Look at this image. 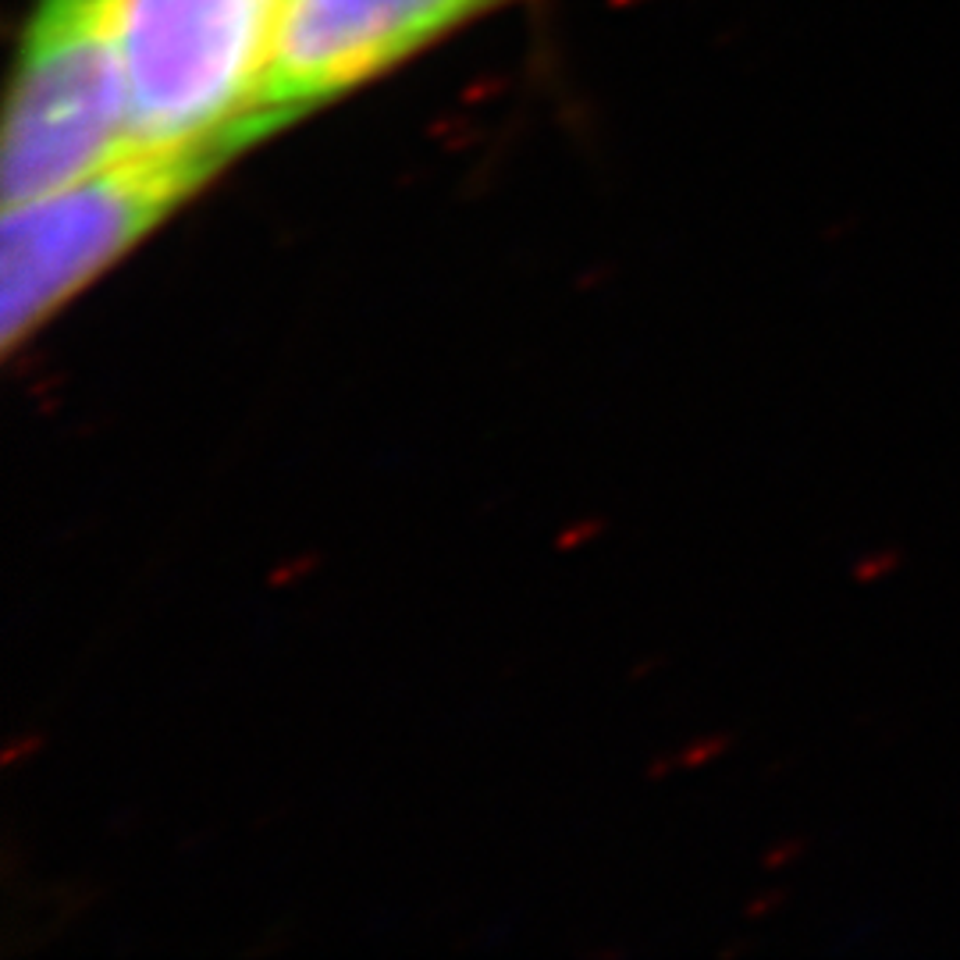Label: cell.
<instances>
[{
  "label": "cell",
  "instance_id": "cell-4",
  "mask_svg": "<svg viewBox=\"0 0 960 960\" xmlns=\"http://www.w3.org/2000/svg\"><path fill=\"white\" fill-rule=\"evenodd\" d=\"M520 0H289L256 111L292 125Z\"/></svg>",
  "mask_w": 960,
  "mask_h": 960
},
{
  "label": "cell",
  "instance_id": "cell-1",
  "mask_svg": "<svg viewBox=\"0 0 960 960\" xmlns=\"http://www.w3.org/2000/svg\"><path fill=\"white\" fill-rule=\"evenodd\" d=\"M249 146L246 139H214L178 150H125L79 182L4 207L0 335L8 349Z\"/></svg>",
  "mask_w": 960,
  "mask_h": 960
},
{
  "label": "cell",
  "instance_id": "cell-5",
  "mask_svg": "<svg viewBox=\"0 0 960 960\" xmlns=\"http://www.w3.org/2000/svg\"><path fill=\"white\" fill-rule=\"evenodd\" d=\"M868 562H872V566H868V569H861V576H865V580H868V576H872V573H875V576H889L893 569H900V562H904V555H900V552H896V548H886V552H879V555H872V559H868Z\"/></svg>",
  "mask_w": 960,
  "mask_h": 960
},
{
  "label": "cell",
  "instance_id": "cell-3",
  "mask_svg": "<svg viewBox=\"0 0 960 960\" xmlns=\"http://www.w3.org/2000/svg\"><path fill=\"white\" fill-rule=\"evenodd\" d=\"M128 0H36L11 75L4 207L104 168L128 139Z\"/></svg>",
  "mask_w": 960,
  "mask_h": 960
},
{
  "label": "cell",
  "instance_id": "cell-2",
  "mask_svg": "<svg viewBox=\"0 0 960 960\" xmlns=\"http://www.w3.org/2000/svg\"><path fill=\"white\" fill-rule=\"evenodd\" d=\"M289 0H128L125 150L260 139L285 125L256 111Z\"/></svg>",
  "mask_w": 960,
  "mask_h": 960
}]
</instances>
